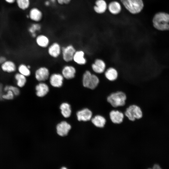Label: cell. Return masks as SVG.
Listing matches in <instances>:
<instances>
[{
    "mask_svg": "<svg viewBox=\"0 0 169 169\" xmlns=\"http://www.w3.org/2000/svg\"><path fill=\"white\" fill-rule=\"evenodd\" d=\"M124 116L123 112L118 110H112L109 113L110 120L115 124L121 123L123 120Z\"/></svg>",
    "mask_w": 169,
    "mask_h": 169,
    "instance_id": "obj_15",
    "label": "cell"
},
{
    "mask_svg": "<svg viewBox=\"0 0 169 169\" xmlns=\"http://www.w3.org/2000/svg\"><path fill=\"white\" fill-rule=\"evenodd\" d=\"M77 116L79 121H88L90 120L93 117L92 111L88 108H85L78 111Z\"/></svg>",
    "mask_w": 169,
    "mask_h": 169,
    "instance_id": "obj_14",
    "label": "cell"
},
{
    "mask_svg": "<svg viewBox=\"0 0 169 169\" xmlns=\"http://www.w3.org/2000/svg\"><path fill=\"white\" fill-rule=\"evenodd\" d=\"M48 47V54L53 58L58 57L61 53L62 47L60 44L57 42L49 44Z\"/></svg>",
    "mask_w": 169,
    "mask_h": 169,
    "instance_id": "obj_12",
    "label": "cell"
},
{
    "mask_svg": "<svg viewBox=\"0 0 169 169\" xmlns=\"http://www.w3.org/2000/svg\"><path fill=\"white\" fill-rule=\"evenodd\" d=\"M104 75L107 80L110 82L116 80L118 77V73L117 70L113 67H110L105 69Z\"/></svg>",
    "mask_w": 169,
    "mask_h": 169,
    "instance_id": "obj_19",
    "label": "cell"
},
{
    "mask_svg": "<svg viewBox=\"0 0 169 169\" xmlns=\"http://www.w3.org/2000/svg\"><path fill=\"white\" fill-rule=\"evenodd\" d=\"M126 99L125 93L120 90L110 93L106 98L107 101L114 108L124 106Z\"/></svg>",
    "mask_w": 169,
    "mask_h": 169,
    "instance_id": "obj_2",
    "label": "cell"
},
{
    "mask_svg": "<svg viewBox=\"0 0 169 169\" xmlns=\"http://www.w3.org/2000/svg\"><path fill=\"white\" fill-rule=\"evenodd\" d=\"M7 59L5 56L3 55L0 56V65L4 63Z\"/></svg>",
    "mask_w": 169,
    "mask_h": 169,
    "instance_id": "obj_32",
    "label": "cell"
},
{
    "mask_svg": "<svg viewBox=\"0 0 169 169\" xmlns=\"http://www.w3.org/2000/svg\"><path fill=\"white\" fill-rule=\"evenodd\" d=\"M15 3L18 9L25 11L30 8L31 1V0H16Z\"/></svg>",
    "mask_w": 169,
    "mask_h": 169,
    "instance_id": "obj_26",
    "label": "cell"
},
{
    "mask_svg": "<svg viewBox=\"0 0 169 169\" xmlns=\"http://www.w3.org/2000/svg\"><path fill=\"white\" fill-rule=\"evenodd\" d=\"M153 25L156 29L160 31L169 30V13L163 12L156 13L152 20Z\"/></svg>",
    "mask_w": 169,
    "mask_h": 169,
    "instance_id": "obj_1",
    "label": "cell"
},
{
    "mask_svg": "<svg viewBox=\"0 0 169 169\" xmlns=\"http://www.w3.org/2000/svg\"><path fill=\"white\" fill-rule=\"evenodd\" d=\"M72 0H56L57 3L60 5H68Z\"/></svg>",
    "mask_w": 169,
    "mask_h": 169,
    "instance_id": "obj_31",
    "label": "cell"
},
{
    "mask_svg": "<svg viewBox=\"0 0 169 169\" xmlns=\"http://www.w3.org/2000/svg\"><path fill=\"white\" fill-rule=\"evenodd\" d=\"M49 69L45 67H41L35 71L34 76L36 79L39 81L44 82L48 79L50 76Z\"/></svg>",
    "mask_w": 169,
    "mask_h": 169,
    "instance_id": "obj_9",
    "label": "cell"
},
{
    "mask_svg": "<svg viewBox=\"0 0 169 169\" xmlns=\"http://www.w3.org/2000/svg\"><path fill=\"white\" fill-rule=\"evenodd\" d=\"M41 29L42 26L40 23L32 22L28 27V31L32 37L35 38L38 34V32Z\"/></svg>",
    "mask_w": 169,
    "mask_h": 169,
    "instance_id": "obj_25",
    "label": "cell"
},
{
    "mask_svg": "<svg viewBox=\"0 0 169 169\" xmlns=\"http://www.w3.org/2000/svg\"><path fill=\"white\" fill-rule=\"evenodd\" d=\"M51 5H54L57 3L56 0H49Z\"/></svg>",
    "mask_w": 169,
    "mask_h": 169,
    "instance_id": "obj_36",
    "label": "cell"
},
{
    "mask_svg": "<svg viewBox=\"0 0 169 169\" xmlns=\"http://www.w3.org/2000/svg\"><path fill=\"white\" fill-rule=\"evenodd\" d=\"M15 96L11 90H8L2 95L1 98L2 100H13Z\"/></svg>",
    "mask_w": 169,
    "mask_h": 169,
    "instance_id": "obj_30",
    "label": "cell"
},
{
    "mask_svg": "<svg viewBox=\"0 0 169 169\" xmlns=\"http://www.w3.org/2000/svg\"><path fill=\"white\" fill-rule=\"evenodd\" d=\"M13 79L15 82V84L20 89L23 88L27 82V77L16 72L13 74Z\"/></svg>",
    "mask_w": 169,
    "mask_h": 169,
    "instance_id": "obj_21",
    "label": "cell"
},
{
    "mask_svg": "<svg viewBox=\"0 0 169 169\" xmlns=\"http://www.w3.org/2000/svg\"><path fill=\"white\" fill-rule=\"evenodd\" d=\"M152 168L154 169H161V167H160V166L157 164H154Z\"/></svg>",
    "mask_w": 169,
    "mask_h": 169,
    "instance_id": "obj_35",
    "label": "cell"
},
{
    "mask_svg": "<svg viewBox=\"0 0 169 169\" xmlns=\"http://www.w3.org/2000/svg\"><path fill=\"white\" fill-rule=\"evenodd\" d=\"M84 55L85 53L83 51L76 50L74 55L73 60L79 65H84L87 62V60Z\"/></svg>",
    "mask_w": 169,
    "mask_h": 169,
    "instance_id": "obj_22",
    "label": "cell"
},
{
    "mask_svg": "<svg viewBox=\"0 0 169 169\" xmlns=\"http://www.w3.org/2000/svg\"><path fill=\"white\" fill-rule=\"evenodd\" d=\"M27 15V18L32 22L39 23L42 20L44 17V13L39 8L34 6L28 10Z\"/></svg>",
    "mask_w": 169,
    "mask_h": 169,
    "instance_id": "obj_6",
    "label": "cell"
},
{
    "mask_svg": "<svg viewBox=\"0 0 169 169\" xmlns=\"http://www.w3.org/2000/svg\"><path fill=\"white\" fill-rule=\"evenodd\" d=\"M100 82L98 76L89 70H86L83 75L82 85L85 88L94 90L97 87Z\"/></svg>",
    "mask_w": 169,
    "mask_h": 169,
    "instance_id": "obj_3",
    "label": "cell"
},
{
    "mask_svg": "<svg viewBox=\"0 0 169 169\" xmlns=\"http://www.w3.org/2000/svg\"><path fill=\"white\" fill-rule=\"evenodd\" d=\"M17 72L27 77L30 76L31 73L30 69L24 63L20 64L17 66Z\"/></svg>",
    "mask_w": 169,
    "mask_h": 169,
    "instance_id": "obj_27",
    "label": "cell"
},
{
    "mask_svg": "<svg viewBox=\"0 0 169 169\" xmlns=\"http://www.w3.org/2000/svg\"><path fill=\"white\" fill-rule=\"evenodd\" d=\"M71 128L70 124L65 121H63L58 124L56 126L57 132L61 136H66Z\"/></svg>",
    "mask_w": 169,
    "mask_h": 169,
    "instance_id": "obj_18",
    "label": "cell"
},
{
    "mask_svg": "<svg viewBox=\"0 0 169 169\" xmlns=\"http://www.w3.org/2000/svg\"><path fill=\"white\" fill-rule=\"evenodd\" d=\"M76 72V69L72 65H66L63 68L61 74L64 79H70L74 78Z\"/></svg>",
    "mask_w": 169,
    "mask_h": 169,
    "instance_id": "obj_17",
    "label": "cell"
},
{
    "mask_svg": "<svg viewBox=\"0 0 169 169\" xmlns=\"http://www.w3.org/2000/svg\"><path fill=\"white\" fill-rule=\"evenodd\" d=\"M1 70L7 74H14L17 71V66L15 63L11 60L7 59L0 65Z\"/></svg>",
    "mask_w": 169,
    "mask_h": 169,
    "instance_id": "obj_8",
    "label": "cell"
},
{
    "mask_svg": "<svg viewBox=\"0 0 169 169\" xmlns=\"http://www.w3.org/2000/svg\"><path fill=\"white\" fill-rule=\"evenodd\" d=\"M76 51L74 47L71 44L62 47L61 53L64 61L68 62L72 61Z\"/></svg>",
    "mask_w": 169,
    "mask_h": 169,
    "instance_id": "obj_7",
    "label": "cell"
},
{
    "mask_svg": "<svg viewBox=\"0 0 169 169\" xmlns=\"http://www.w3.org/2000/svg\"><path fill=\"white\" fill-rule=\"evenodd\" d=\"M49 82L51 85L56 88H59L63 85L64 78L61 74L54 73L49 76Z\"/></svg>",
    "mask_w": 169,
    "mask_h": 169,
    "instance_id": "obj_10",
    "label": "cell"
},
{
    "mask_svg": "<svg viewBox=\"0 0 169 169\" xmlns=\"http://www.w3.org/2000/svg\"><path fill=\"white\" fill-rule=\"evenodd\" d=\"M107 8L109 12L113 15H117L121 11V6L120 3L115 1L111 2L108 4Z\"/></svg>",
    "mask_w": 169,
    "mask_h": 169,
    "instance_id": "obj_24",
    "label": "cell"
},
{
    "mask_svg": "<svg viewBox=\"0 0 169 169\" xmlns=\"http://www.w3.org/2000/svg\"><path fill=\"white\" fill-rule=\"evenodd\" d=\"M107 6L106 2L105 0H96L93 8L96 13L101 14L105 12Z\"/></svg>",
    "mask_w": 169,
    "mask_h": 169,
    "instance_id": "obj_20",
    "label": "cell"
},
{
    "mask_svg": "<svg viewBox=\"0 0 169 169\" xmlns=\"http://www.w3.org/2000/svg\"><path fill=\"white\" fill-rule=\"evenodd\" d=\"M35 38L36 44L41 48H46L50 44V39L45 34L41 33L37 34Z\"/></svg>",
    "mask_w": 169,
    "mask_h": 169,
    "instance_id": "obj_16",
    "label": "cell"
},
{
    "mask_svg": "<svg viewBox=\"0 0 169 169\" xmlns=\"http://www.w3.org/2000/svg\"><path fill=\"white\" fill-rule=\"evenodd\" d=\"M90 120L95 126L99 128H103L106 122L105 118L100 115H97L92 117Z\"/></svg>",
    "mask_w": 169,
    "mask_h": 169,
    "instance_id": "obj_23",
    "label": "cell"
},
{
    "mask_svg": "<svg viewBox=\"0 0 169 169\" xmlns=\"http://www.w3.org/2000/svg\"><path fill=\"white\" fill-rule=\"evenodd\" d=\"M120 1L126 9L132 14L139 13L144 7L143 0H120Z\"/></svg>",
    "mask_w": 169,
    "mask_h": 169,
    "instance_id": "obj_4",
    "label": "cell"
},
{
    "mask_svg": "<svg viewBox=\"0 0 169 169\" xmlns=\"http://www.w3.org/2000/svg\"><path fill=\"white\" fill-rule=\"evenodd\" d=\"M16 0H4L5 2L9 4H13L15 3Z\"/></svg>",
    "mask_w": 169,
    "mask_h": 169,
    "instance_id": "obj_33",
    "label": "cell"
},
{
    "mask_svg": "<svg viewBox=\"0 0 169 169\" xmlns=\"http://www.w3.org/2000/svg\"><path fill=\"white\" fill-rule=\"evenodd\" d=\"M44 5L45 6L48 7L50 6L51 4L49 0H46L44 2Z\"/></svg>",
    "mask_w": 169,
    "mask_h": 169,
    "instance_id": "obj_34",
    "label": "cell"
},
{
    "mask_svg": "<svg viewBox=\"0 0 169 169\" xmlns=\"http://www.w3.org/2000/svg\"><path fill=\"white\" fill-rule=\"evenodd\" d=\"M105 62L102 59H96L91 65L92 70L97 74H102L105 71L106 68Z\"/></svg>",
    "mask_w": 169,
    "mask_h": 169,
    "instance_id": "obj_11",
    "label": "cell"
},
{
    "mask_svg": "<svg viewBox=\"0 0 169 169\" xmlns=\"http://www.w3.org/2000/svg\"><path fill=\"white\" fill-rule=\"evenodd\" d=\"M35 89L36 95L39 97L45 96L49 90V86L44 82H39L36 85Z\"/></svg>",
    "mask_w": 169,
    "mask_h": 169,
    "instance_id": "obj_13",
    "label": "cell"
},
{
    "mask_svg": "<svg viewBox=\"0 0 169 169\" xmlns=\"http://www.w3.org/2000/svg\"><path fill=\"white\" fill-rule=\"evenodd\" d=\"M20 89L15 84H7L3 87V91L6 92L8 90L11 91L15 96H19L20 94Z\"/></svg>",
    "mask_w": 169,
    "mask_h": 169,
    "instance_id": "obj_29",
    "label": "cell"
},
{
    "mask_svg": "<svg viewBox=\"0 0 169 169\" xmlns=\"http://www.w3.org/2000/svg\"><path fill=\"white\" fill-rule=\"evenodd\" d=\"M62 115L65 118L69 117L71 114V110L70 105L66 102H64L60 106Z\"/></svg>",
    "mask_w": 169,
    "mask_h": 169,
    "instance_id": "obj_28",
    "label": "cell"
},
{
    "mask_svg": "<svg viewBox=\"0 0 169 169\" xmlns=\"http://www.w3.org/2000/svg\"><path fill=\"white\" fill-rule=\"evenodd\" d=\"M124 114L131 121H134L141 118L143 112L141 108L138 105L132 104L127 108Z\"/></svg>",
    "mask_w": 169,
    "mask_h": 169,
    "instance_id": "obj_5",
    "label": "cell"
}]
</instances>
